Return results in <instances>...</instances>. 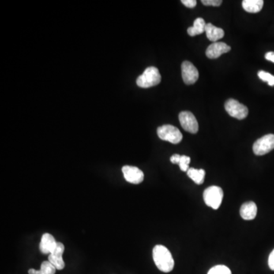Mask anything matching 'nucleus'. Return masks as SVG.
I'll return each mask as SVG.
<instances>
[{
	"mask_svg": "<svg viewBox=\"0 0 274 274\" xmlns=\"http://www.w3.org/2000/svg\"><path fill=\"white\" fill-rule=\"evenodd\" d=\"M224 193L220 187L211 186L204 192V200L208 207L213 210H218L223 202Z\"/></svg>",
	"mask_w": 274,
	"mask_h": 274,
	"instance_id": "obj_3",
	"label": "nucleus"
},
{
	"mask_svg": "<svg viewBox=\"0 0 274 274\" xmlns=\"http://www.w3.org/2000/svg\"><path fill=\"white\" fill-rule=\"evenodd\" d=\"M205 21L202 18H197L193 23V27L188 28V33L190 36H196V35H201L205 32L206 30Z\"/></svg>",
	"mask_w": 274,
	"mask_h": 274,
	"instance_id": "obj_16",
	"label": "nucleus"
},
{
	"mask_svg": "<svg viewBox=\"0 0 274 274\" xmlns=\"http://www.w3.org/2000/svg\"><path fill=\"white\" fill-rule=\"evenodd\" d=\"M205 32L209 40L214 43L217 42L218 40H220L225 36L224 31L222 28H217L211 23H208L206 25Z\"/></svg>",
	"mask_w": 274,
	"mask_h": 274,
	"instance_id": "obj_14",
	"label": "nucleus"
},
{
	"mask_svg": "<svg viewBox=\"0 0 274 274\" xmlns=\"http://www.w3.org/2000/svg\"><path fill=\"white\" fill-rule=\"evenodd\" d=\"M57 241H56L54 237L49 233H44L42 235L39 249L43 254L51 253L54 252L57 247Z\"/></svg>",
	"mask_w": 274,
	"mask_h": 274,
	"instance_id": "obj_12",
	"label": "nucleus"
},
{
	"mask_svg": "<svg viewBox=\"0 0 274 274\" xmlns=\"http://www.w3.org/2000/svg\"><path fill=\"white\" fill-rule=\"evenodd\" d=\"M268 265H269L270 269L274 271V249L271 252L268 259Z\"/></svg>",
	"mask_w": 274,
	"mask_h": 274,
	"instance_id": "obj_24",
	"label": "nucleus"
},
{
	"mask_svg": "<svg viewBox=\"0 0 274 274\" xmlns=\"http://www.w3.org/2000/svg\"><path fill=\"white\" fill-rule=\"evenodd\" d=\"M274 149V134H267L253 143V152L256 155H264Z\"/></svg>",
	"mask_w": 274,
	"mask_h": 274,
	"instance_id": "obj_6",
	"label": "nucleus"
},
{
	"mask_svg": "<svg viewBox=\"0 0 274 274\" xmlns=\"http://www.w3.org/2000/svg\"><path fill=\"white\" fill-rule=\"evenodd\" d=\"M181 155H178V154H174L171 156L170 161H171V163L173 164H178L180 162V159H181Z\"/></svg>",
	"mask_w": 274,
	"mask_h": 274,
	"instance_id": "obj_25",
	"label": "nucleus"
},
{
	"mask_svg": "<svg viewBox=\"0 0 274 274\" xmlns=\"http://www.w3.org/2000/svg\"><path fill=\"white\" fill-rule=\"evenodd\" d=\"M265 58L267 61L274 63V52H268L265 54Z\"/></svg>",
	"mask_w": 274,
	"mask_h": 274,
	"instance_id": "obj_26",
	"label": "nucleus"
},
{
	"mask_svg": "<svg viewBox=\"0 0 274 274\" xmlns=\"http://www.w3.org/2000/svg\"><path fill=\"white\" fill-rule=\"evenodd\" d=\"M264 5L263 0H244L242 7L246 12L250 13H257L260 12Z\"/></svg>",
	"mask_w": 274,
	"mask_h": 274,
	"instance_id": "obj_15",
	"label": "nucleus"
},
{
	"mask_svg": "<svg viewBox=\"0 0 274 274\" xmlns=\"http://www.w3.org/2000/svg\"><path fill=\"white\" fill-rule=\"evenodd\" d=\"M257 213V207L253 202H246L242 204L240 209V215L245 220H252L255 219Z\"/></svg>",
	"mask_w": 274,
	"mask_h": 274,
	"instance_id": "obj_13",
	"label": "nucleus"
},
{
	"mask_svg": "<svg viewBox=\"0 0 274 274\" xmlns=\"http://www.w3.org/2000/svg\"><path fill=\"white\" fill-rule=\"evenodd\" d=\"M231 50V47L224 42H215L207 47L206 55L210 59H217Z\"/></svg>",
	"mask_w": 274,
	"mask_h": 274,
	"instance_id": "obj_11",
	"label": "nucleus"
},
{
	"mask_svg": "<svg viewBox=\"0 0 274 274\" xmlns=\"http://www.w3.org/2000/svg\"><path fill=\"white\" fill-rule=\"evenodd\" d=\"M202 3L204 5H211V6H219L222 4V0H202Z\"/></svg>",
	"mask_w": 274,
	"mask_h": 274,
	"instance_id": "obj_22",
	"label": "nucleus"
},
{
	"mask_svg": "<svg viewBox=\"0 0 274 274\" xmlns=\"http://www.w3.org/2000/svg\"><path fill=\"white\" fill-rule=\"evenodd\" d=\"M181 73L184 83L186 84H194L199 79V72L194 65L189 61L183 62L181 65Z\"/></svg>",
	"mask_w": 274,
	"mask_h": 274,
	"instance_id": "obj_8",
	"label": "nucleus"
},
{
	"mask_svg": "<svg viewBox=\"0 0 274 274\" xmlns=\"http://www.w3.org/2000/svg\"><path fill=\"white\" fill-rule=\"evenodd\" d=\"M258 77L260 80L264 82H267L269 84L270 86H274V76H273L271 73H267L265 71L260 70L259 71Z\"/></svg>",
	"mask_w": 274,
	"mask_h": 274,
	"instance_id": "obj_19",
	"label": "nucleus"
},
{
	"mask_svg": "<svg viewBox=\"0 0 274 274\" xmlns=\"http://www.w3.org/2000/svg\"><path fill=\"white\" fill-rule=\"evenodd\" d=\"M122 171L125 180L133 185H139L144 180V174L137 167L125 166L122 168Z\"/></svg>",
	"mask_w": 274,
	"mask_h": 274,
	"instance_id": "obj_9",
	"label": "nucleus"
},
{
	"mask_svg": "<svg viewBox=\"0 0 274 274\" xmlns=\"http://www.w3.org/2000/svg\"><path fill=\"white\" fill-rule=\"evenodd\" d=\"M152 257L155 265L162 272L169 273L174 269V258L166 247L161 245H155L152 251Z\"/></svg>",
	"mask_w": 274,
	"mask_h": 274,
	"instance_id": "obj_1",
	"label": "nucleus"
},
{
	"mask_svg": "<svg viewBox=\"0 0 274 274\" xmlns=\"http://www.w3.org/2000/svg\"><path fill=\"white\" fill-rule=\"evenodd\" d=\"M190 158L187 155H181L180 159L179 165L180 169L182 171H188L189 170V165H190Z\"/></svg>",
	"mask_w": 274,
	"mask_h": 274,
	"instance_id": "obj_21",
	"label": "nucleus"
},
{
	"mask_svg": "<svg viewBox=\"0 0 274 274\" xmlns=\"http://www.w3.org/2000/svg\"><path fill=\"white\" fill-rule=\"evenodd\" d=\"M207 274H232L231 270L225 265H216L212 267Z\"/></svg>",
	"mask_w": 274,
	"mask_h": 274,
	"instance_id": "obj_18",
	"label": "nucleus"
},
{
	"mask_svg": "<svg viewBox=\"0 0 274 274\" xmlns=\"http://www.w3.org/2000/svg\"><path fill=\"white\" fill-rule=\"evenodd\" d=\"M179 121L183 129L190 133H197L199 129L198 122L190 111H182L179 114Z\"/></svg>",
	"mask_w": 274,
	"mask_h": 274,
	"instance_id": "obj_7",
	"label": "nucleus"
},
{
	"mask_svg": "<svg viewBox=\"0 0 274 274\" xmlns=\"http://www.w3.org/2000/svg\"><path fill=\"white\" fill-rule=\"evenodd\" d=\"M65 251V247L61 242H57V247L54 249V252L50 253L48 257V260L51 263L58 271L64 269L65 267V262L63 259V254Z\"/></svg>",
	"mask_w": 274,
	"mask_h": 274,
	"instance_id": "obj_10",
	"label": "nucleus"
},
{
	"mask_svg": "<svg viewBox=\"0 0 274 274\" xmlns=\"http://www.w3.org/2000/svg\"><path fill=\"white\" fill-rule=\"evenodd\" d=\"M225 109L231 117L243 120L249 115V109L235 99H229L225 103Z\"/></svg>",
	"mask_w": 274,
	"mask_h": 274,
	"instance_id": "obj_5",
	"label": "nucleus"
},
{
	"mask_svg": "<svg viewBox=\"0 0 274 274\" xmlns=\"http://www.w3.org/2000/svg\"><path fill=\"white\" fill-rule=\"evenodd\" d=\"M157 134L161 140L169 142L172 144L181 143L183 139L182 133L176 126L172 125H163L157 129Z\"/></svg>",
	"mask_w": 274,
	"mask_h": 274,
	"instance_id": "obj_4",
	"label": "nucleus"
},
{
	"mask_svg": "<svg viewBox=\"0 0 274 274\" xmlns=\"http://www.w3.org/2000/svg\"><path fill=\"white\" fill-rule=\"evenodd\" d=\"M188 177L190 179L193 180L197 185H202L205 178L206 172L204 169H196L193 168H190L189 170L187 171Z\"/></svg>",
	"mask_w": 274,
	"mask_h": 274,
	"instance_id": "obj_17",
	"label": "nucleus"
},
{
	"mask_svg": "<svg viewBox=\"0 0 274 274\" xmlns=\"http://www.w3.org/2000/svg\"><path fill=\"white\" fill-rule=\"evenodd\" d=\"M181 2L186 7L190 8V9H193L197 5V1L196 0H181Z\"/></svg>",
	"mask_w": 274,
	"mask_h": 274,
	"instance_id": "obj_23",
	"label": "nucleus"
},
{
	"mask_svg": "<svg viewBox=\"0 0 274 274\" xmlns=\"http://www.w3.org/2000/svg\"><path fill=\"white\" fill-rule=\"evenodd\" d=\"M41 271L43 274H55L57 268L50 261H43L41 266Z\"/></svg>",
	"mask_w": 274,
	"mask_h": 274,
	"instance_id": "obj_20",
	"label": "nucleus"
},
{
	"mask_svg": "<svg viewBox=\"0 0 274 274\" xmlns=\"http://www.w3.org/2000/svg\"><path fill=\"white\" fill-rule=\"evenodd\" d=\"M161 80L162 76L159 69L155 66H150L137 78L136 84L140 88H147L157 85L160 83Z\"/></svg>",
	"mask_w": 274,
	"mask_h": 274,
	"instance_id": "obj_2",
	"label": "nucleus"
},
{
	"mask_svg": "<svg viewBox=\"0 0 274 274\" xmlns=\"http://www.w3.org/2000/svg\"><path fill=\"white\" fill-rule=\"evenodd\" d=\"M35 274H43V273H42V271H41V270H39V271H36Z\"/></svg>",
	"mask_w": 274,
	"mask_h": 274,
	"instance_id": "obj_28",
	"label": "nucleus"
},
{
	"mask_svg": "<svg viewBox=\"0 0 274 274\" xmlns=\"http://www.w3.org/2000/svg\"><path fill=\"white\" fill-rule=\"evenodd\" d=\"M35 272H36V270L33 269V268H32V269H30L29 271H28V274H35Z\"/></svg>",
	"mask_w": 274,
	"mask_h": 274,
	"instance_id": "obj_27",
	"label": "nucleus"
}]
</instances>
